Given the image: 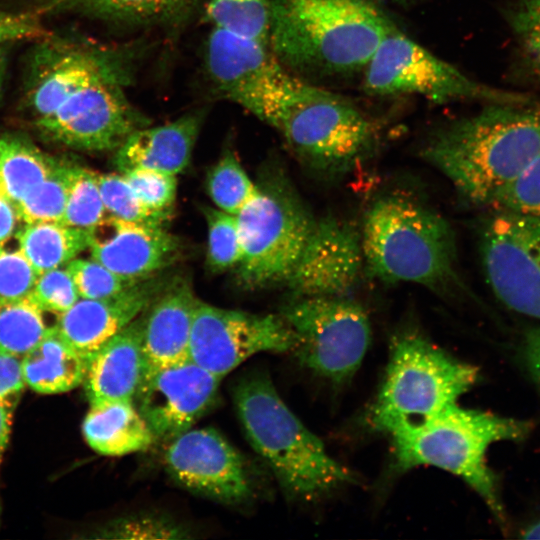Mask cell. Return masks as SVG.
I'll return each mask as SVG.
<instances>
[{
  "mask_svg": "<svg viewBox=\"0 0 540 540\" xmlns=\"http://www.w3.org/2000/svg\"><path fill=\"white\" fill-rule=\"evenodd\" d=\"M180 248L179 238L163 226L135 223L109 214L88 230L91 257L121 278L136 282L171 265Z\"/></svg>",
  "mask_w": 540,
  "mask_h": 540,
  "instance_id": "cell-17",
  "label": "cell"
},
{
  "mask_svg": "<svg viewBox=\"0 0 540 540\" xmlns=\"http://www.w3.org/2000/svg\"><path fill=\"white\" fill-rule=\"evenodd\" d=\"M478 369L417 332L397 335L370 422L388 434L416 425L456 404L477 381Z\"/></svg>",
  "mask_w": 540,
  "mask_h": 540,
  "instance_id": "cell-8",
  "label": "cell"
},
{
  "mask_svg": "<svg viewBox=\"0 0 540 540\" xmlns=\"http://www.w3.org/2000/svg\"><path fill=\"white\" fill-rule=\"evenodd\" d=\"M422 156L466 200L490 207L540 158V103H488L433 134Z\"/></svg>",
  "mask_w": 540,
  "mask_h": 540,
  "instance_id": "cell-2",
  "label": "cell"
},
{
  "mask_svg": "<svg viewBox=\"0 0 540 540\" xmlns=\"http://www.w3.org/2000/svg\"><path fill=\"white\" fill-rule=\"evenodd\" d=\"M522 355L528 374L540 391V327L526 333Z\"/></svg>",
  "mask_w": 540,
  "mask_h": 540,
  "instance_id": "cell-43",
  "label": "cell"
},
{
  "mask_svg": "<svg viewBox=\"0 0 540 540\" xmlns=\"http://www.w3.org/2000/svg\"><path fill=\"white\" fill-rule=\"evenodd\" d=\"M0 245V302L19 300L31 295L39 276L22 251L17 237Z\"/></svg>",
  "mask_w": 540,
  "mask_h": 540,
  "instance_id": "cell-36",
  "label": "cell"
},
{
  "mask_svg": "<svg viewBox=\"0 0 540 540\" xmlns=\"http://www.w3.org/2000/svg\"><path fill=\"white\" fill-rule=\"evenodd\" d=\"M201 124L202 115L191 112L162 125L143 126L115 150L114 165L120 173L149 168L177 175L190 163Z\"/></svg>",
  "mask_w": 540,
  "mask_h": 540,
  "instance_id": "cell-21",
  "label": "cell"
},
{
  "mask_svg": "<svg viewBox=\"0 0 540 540\" xmlns=\"http://www.w3.org/2000/svg\"><path fill=\"white\" fill-rule=\"evenodd\" d=\"M100 538L112 539H183L188 531L168 518L153 515H131L105 525Z\"/></svg>",
  "mask_w": 540,
  "mask_h": 540,
  "instance_id": "cell-38",
  "label": "cell"
},
{
  "mask_svg": "<svg viewBox=\"0 0 540 540\" xmlns=\"http://www.w3.org/2000/svg\"><path fill=\"white\" fill-rule=\"evenodd\" d=\"M236 216L243 248L240 283L254 289L286 283L312 230L310 213L288 188L272 184L259 186Z\"/></svg>",
  "mask_w": 540,
  "mask_h": 540,
  "instance_id": "cell-10",
  "label": "cell"
},
{
  "mask_svg": "<svg viewBox=\"0 0 540 540\" xmlns=\"http://www.w3.org/2000/svg\"><path fill=\"white\" fill-rule=\"evenodd\" d=\"M97 182L107 214L140 224L163 226L168 215L150 210L122 173L98 174Z\"/></svg>",
  "mask_w": 540,
  "mask_h": 540,
  "instance_id": "cell-34",
  "label": "cell"
},
{
  "mask_svg": "<svg viewBox=\"0 0 540 540\" xmlns=\"http://www.w3.org/2000/svg\"><path fill=\"white\" fill-rule=\"evenodd\" d=\"M5 65H6L5 51H4L3 46H0V93H1V88L3 84L4 73H5Z\"/></svg>",
  "mask_w": 540,
  "mask_h": 540,
  "instance_id": "cell-47",
  "label": "cell"
},
{
  "mask_svg": "<svg viewBox=\"0 0 540 540\" xmlns=\"http://www.w3.org/2000/svg\"><path fill=\"white\" fill-rule=\"evenodd\" d=\"M486 281L510 310L540 320V216L495 210L481 230Z\"/></svg>",
  "mask_w": 540,
  "mask_h": 540,
  "instance_id": "cell-12",
  "label": "cell"
},
{
  "mask_svg": "<svg viewBox=\"0 0 540 540\" xmlns=\"http://www.w3.org/2000/svg\"><path fill=\"white\" fill-rule=\"evenodd\" d=\"M166 284L153 276L110 298H79L58 315L55 327L88 362L108 340L141 315Z\"/></svg>",
  "mask_w": 540,
  "mask_h": 540,
  "instance_id": "cell-18",
  "label": "cell"
},
{
  "mask_svg": "<svg viewBox=\"0 0 540 540\" xmlns=\"http://www.w3.org/2000/svg\"><path fill=\"white\" fill-rule=\"evenodd\" d=\"M144 312L108 340L88 361L83 383L90 403L133 401L145 371L142 349Z\"/></svg>",
  "mask_w": 540,
  "mask_h": 540,
  "instance_id": "cell-20",
  "label": "cell"
},
{
  "mask_svg": "<svg viewBox=\"0 0 540 540\" xmlns=\"http://www.w3.org/2000/svg\"><path fill=\"white\" fill-rule=\"evenodd\" d=\"M269 20L279 60L324 74L365 68L393 27L367 0H271Z\"/></svg>",
  "mask_w": 540,
  "mask_h": 540,
  "instance_id": "cell-4",
  "label": "cell"
},
{
  "mask_svg": "<svg viewBox=\"0 0 540 540\" xmlns=\"http://www.w3.org/2000/svg\"><path fill=\"white\" fill-rule=\"evenodd\" d=\"M220 381L188 359L145 371L133 402L155 441H171L208 410Z\"/></svg>",
  "mask_w": 540,
  "mask_h": 540,
  "instance_id": "cell-15",
  "label": "cell"
},
{
  "mask_svg": "<svg viewBox=\"0 0 540 540\" xmlns=\"http://www.w3.org/2000/svg\"><path fill=\"white\" fill-rule=\"evenodd\" d=\"M370 273L387 283L440 288L455 278L456 241L445 218L403 194H388L369 207L361 233Z\"/></svg>",
  "mask_w": 540,
  "mask_h": 540,
  "instance_id": "cell-7",
  "label": "cell"
},
{
  "mask_svg": "<svg viewBox=\"0 0 540 540\" xmlns=\"http://www.w3.org/2000/svg\"><path fill=\"white\" fill-rule=\"evenodd\" d=\"M172 480L198 495L228 504L247 500L252 487L239 452L215 429H188L164 455Z\"/></svg>",
  "mask_w": 540,
  "mask_h": 540,
  "instance_id": "cell-14",
  "label": "cell"
},
{
  "mask_svg": "<svg viewBox=\"0 0 540 540\" xmlns=\"http://www.w3.org/2000/svg\"><path fill=\"white\" fill-rule=\"evenodd\" d=\"M296 336L301 363L322 378L343 383L357 371L371 341L365 310L346 296L294 298L282 310Z\"/></svg>",
  "mask_w": 540,
  "mask_h": 540,
  "instance_id": "cell-11",
  "label": "cell"
},
{
  "mask_svg": "<svg viewBox=\"0 0 540 540\" xmlns=\"http://www.w3.org/2000/svg\"><path fill=\"white\" fill-rule=\"evenodd\" d=\"M112 60L96 48L61 39L32 51L25 103L43 136L71 149L107 152L148 125Z\"/></svg>",
  "mask_w": 540,
  "mask_h": 540,
  "instance_id": "cell-1",
  "label": "cell"
},
{
  "mask_svg": "<svg viewBox=\"0 0 540 540\" xmlns=\"http://www.w3.org/2000/svg\"><path fill=\"white\" fill-rule=\"evenodd\" d=\"M490 208L540 216V158L501 192Z\"/></svg>",
  "mask_w": 540,
  "mask_h": 540,
  "instance_id": "cell-40",
  "label": "cell"
},
{
  "mask_svg": "<svg viewBox=\"0 0 540 540\" xmlns=\"http://www.w3.org/2000/svg\"><path fill=\"white\" fill-rule=\"evenodd\" d=\"M107 215L97 182V173L71 164L63 224L89 230Z\"/></svg>",
  "mask_w": 540,
  "mask_h": 540,
  "instance_id": "cell-32",
  "label": "cell"
},
{
  "mask_svg": "<svg viewBox=\"0 0 540 540\" xmlns=\"http://www.w3.org/2000/svg\"><path fill=\"white\" fill-rule=\"evenodd\" d=\"M31 296L45 311L57 315L67 311L79 299L74 281L63 267L39 274Z\"/></svg>",
  "mask_w": 540,
  "mask_h": 540,
  "instance_id": "cell-39",
  "label": "cell"
},
{
  "mask_svg": "<svg viewBox=\"0 0 540 540\" xmlns=\"http://www.w3.org/2000/svg\"><path fill=\"white\" fill-rule=\"evenodd\" d=\"M19 220L16 206L0 195V245L16 234Z\"/></svg>",
  "mask_w": 540,
  "mask_h": 540,
  "instance_id": "cell-44",
  "label": "cell"
},
{
  "mask_svg": "<svg viewBox=\"0 0 540 540\" xmlns=\"http://www.w3.org/2000/svg\"><path fill=\"white\" fill-rule=\"evenodd\" d=\"M57 161L24 137L0 138V195L16 206L51 173Z\"/></svg>",
  "mask_w": 540,
  "mask_h": 540,
  "instance_id": "cell-26",
  "label": "cell"
},
{
  "mask_svg": "<svg viewBox=\"0 0 540 540\" xmlns=\"http://www.w3.org/2000/svg\"><path fill=\"white\" fill-rule=\"evenodd\" d=\"M88 362L56 329L22 357L26 385L40 394H59L83 383Z\"/></svg>",
  "mask_w": 540,
  "mask_h": 540,
  "instance_id": "cell-23",
  "label": "cell"
},
{
  "mask_svg": "<svg viewBox=\"0 0 540 540\" xmlns=\"http://www.w3.org/2000/svg\"><path fill=\"white\" fill-rule=\"evenodd\" d=\"M246 110L270 124L305 163L323 173L342 172L376 142V127L344 97L309 84L279 64Z\"/></svg>",
  "mask_w": 540,
  "mask_h": 540,
  "instance_id": "cell-3",
  "label": "cell"
},
{
  "mask_svg": "<svg viewBox=\"0 0 540 540\" xmlns=\"http://www.w3.org/2000/svg\"><path fill=\"white\" fill-rule=\"evenodd\" d=\"M234 403L245 434L288 496L313 501L354 483L263 374L241 379Z\"/></svg>",
  "mask_w": 540,
  "mask_h": 540,
  "instance_id": "cell-5",
  "label": "cell"
},
{
  "mask_svg": "<svg viewBox=\"0 0 540 540\" xmlns=\"http://www.w3.org/2000/svg\"><path fill=\"white\" fill-rule=\"evenodd\" d=\"M15 235L38 274L66 266L88 249V230L61 222L28 223Z\"/></svg>",
  "mask_w": 540,
  "mask_h": 540,
  "instance_id": "cell-25",
  "label": "cell"
},
{
  "mask_svg": "<svg viewBox=\"0 0 540 540\" xmlns=\"http://www.w3.org/2000/svg\"><path fill=\"white\" fill-rule=\"evenodd\" d=\"M271 0H209L206 18L212 27L269 42Z\"/></svg>",
  "mask_w": 540,
  "mask_h": 540,
  "instance_id": "cell-28",
  "label": "cell"
},
{
  "mask_svg": "<svg viewBox=\"0 0 540 540\" xmlns=\"http://www.w3.org/2000/svg\"><path fill=\"white\" fill-rule=\"evenodd\" d=\"M532 428L530 421L467 409L456 403L422 423L389 435L397 468L433 466L461 478L504 525V508L486 453L495 442L523 440Z\"/></svg>",
  "mask_w": 540,
  "mask_h": 540,
  "instance_id": "cell-6",
  "label": "cell"
},
{
  "mask_svg": "<svg viewBox=\"0 0 540 540\" xmlns=\"http://www.w3.org/2000/svg\"><path fill=\"white\" fill-rule=\"evenodd\" d=\"M45 311L30 295L0 302V350L23 357L50 329Z\"/></svg>",
  "mask_w": 540,
  "mask_h": 540,
  "instance_id": "cell-27",
  "label": "cell"
},
{
  "mask_svg": "<svg viewBox=\"0 0 540 540\" xmlns=\"http://www.w3.org/2000/svg\"><path fill=\"white\" fill-rule=\"evenodd\" d=\"M43 33L36 13H0V46L15 40L40 37Z\"/></svg>",
  "mask_w": 540,
  "mask_h": 540,
  "instance_id": "cell-42",
  "label": "cell"
},
{
  "mask_svg": "<svg viewBox=\"0 0 540 540\" xmlns=\"http://www.w3.org/2000/svg\"><path fill=\"white\" fill-rule=\"evenodd\" d=\"M363 84L369 94H417L438 103L454 100L514 105L540 103L525 93L506 91L473 80L395 27L387 33L366 65Z\"/></svg>",
  "mask_w": 540,
  "mask_h": 540,
  "instance_id": "cell-9",
  "label": "cell"
},
{
  "mask_svg": "<svg viewBox=\"0 0 540 540\" xmlns=\"http://www.w3.org/2000/svg\"><path fill=\"white\" fill-rule=\"evenodd\" d=\"M364 258L361 234L333 216L315 220L301 256L285 284L294 298L346 296Z\"/></svg>",
  "mask_w": 540,
  "mask_h": 540,
  "instance_id": "cell-16",
  "label": "cell"
},
{
  "mask_svg": "<svg viewBox=\"0 0 540 540\" xmlns=\"http://www.w3.org/2000/svg\"><path fill=\"white\" fill-rule=\"evenodd\" d=\"M82 433L88 445L105 456L145 451L155 442L132 400L90 403Z\"/></svg>",
  "mask_w": 540,
  "mask_h": 540,
  "instance_id": "cell-22",
  "label": "cell"
},
{
  "mask_svg": "<svg viewBox=\"0 0 540 540\" xmlns=\"http://www.w3.org/2000/svg\"><path fill=\"white\" fill-rule=\"evenodd\" d=\"M122 174L145 206L170 216L177 194V175L149 168H134Z\"/></svg>",
  "mask_w": 540,
  "mask_h": 540,
  "instance_id": "cell-37",
  "label": "cell"
},
{
  "mask_svg": "<svg viewBox=\"0 0 540 540\" xmlns=\"http://www.w3.org/2000/svg\"><path fill=\"white\" fill-rule=\"evenodd\" d=\"M509 24L520 71L540 88V0H517Z\"/></svg>",
  "mask_w": 540,
  "mask_h": 540,
  "instance_id": "cell-31",
  "label": "cell"
},
{
  "mask_svg": "<svg viewBox=\"0 0 540 540\" xmlns=\"http://www.w3.org/2000/svg\"><path fill=\"white\" fill-rule=\"evenodd\" d=\"M25 385L22 358L0 350V404L14 411Z\"/></svg>",
  "mask_w": 540,
  "mask_h": 540,
  "instance_id": "cell-41",
  "label": "cell"
},
{
  "mask_svg": "<svg viewBox=\"0 0 540 540\" xmlns=\"http://www.w3.org/2000/svg\"><path fill=\"white\" fill-rule=\"evenodd\" d=\"M71 164L57 161L51 173L16 204L20 221L25 224L62 222Z\"/></svg>",
  "mask_w": 540,
  "mask_h": 540,
  "instance_id": "cell-29",
  "label": "cell"
},
{
  "mask_svg": "<svg viewBox=\"0 0 540 540\" xmlns=\"http://www.w3.org/2000/svg\"><path fill=\"white\" fill-rule=\"evenodd\" d=\"M295 345V333L282 315L196 304L189 360L221 379L257 353L286 352Z\"/></svg>",
  "mask_w": 540,
  "mask_h": 540,
  "instance_id": "cell-13",
  "label": "cell"
},
{
  "mask_svg": "<svg viewBox=\"0 0 540 540\" xmlns=\"http://www.w3.org/2000/svg\"><path fill=\"white\" fill-rule=\"evenodd\" d=\"M236 155L227 151L211 168L207 190L216 208L237 215L258 192Z\"/></svg>",
  "mask_w": 540,
  "mask_h": 540,
  "instance_id": "cell-30",
  "label": "cell"
},
{
  "mask_svg": "<svg viewBox=\"0 0 540 540\" xmlns=\"http://www.w3.org/2000/svg\"><path fill=\"white\" fill-rule=\"evenodd\" d=\"M521 538L524 539H540V520L527 526L523 531Z\"/></svg>",
  "mask_w": 540,
  "mask_h": 540,
  "instance_id": "cell-46",
  "label": "cell"
},
{
  "mask_svg": "<svg viewBox=\"0 0 540 540\" xmlns=\"http://www.w3.org/2000/svg\"><path fill=\"white\" fill-rule=\"evenodd\" d=\"M198 300L190 284L174 281L167 283L145 310L142 334L145 371L189 359Z\"/></svg>",
  "mask_w": 540,
  "mask_h": 540,
  "instance_id": "cell-19",
  "label": "cell"
},
{
  "mask_svg": "<svg viewBox=\"0 0 540 540\" xmlns=\"http://www.w3.org/2000/svg\"><path fill=\"white\" fill-rule=\"evenodd\" d=\"M208 228L207 263L214 272L237 268L243 257L237 216L218 208H203Z\"/></svg>",
  "mask_w": 540,
  "mask_h": 540,
  "instance_id": "cell-33",
  "label": "cell"
},
{
  "mask_svg": "<svg viewBox=\"0 0 540 540\" xmlns=\"http://www.w3.org/2000/svg\"><path fill=\"white\" fill-rule=\"evenodd\" d=\"M196 0H37L41 12H71L132 25L176 20Z\"/></svg>",
  "mask_w": 540,
  "mask_h": 540,
  "instance_id": "cell-24",
  "label": "cell"
},
{
  "mask_svg": "<svg viewBox=\"0 0 540 540\" xmlns=\"http://www.w3.org/2000/svg\"><path fill=\"white\" fill-rule=\"evenodd\" d=\"M13 411L0 404V463L9 442Z\"/></svg>",
  "mask_w": 540,
  "mask_h": 540,
  "instance_id": "cell-45",
  "label": "cell"
},
{
  "mask_svg": "<svg viewBox=\"0 0 540 540\" xmlns=\"http://www.w3.org/2000/svg\"><path fill=\"white\" fill-rule=\"evenodd\" d=\"M65 268L74 281L79 298H110L137 283L121 278L92 257H76Z\"/></svg>",
  "mask_w": 540,
  "mask_h": 540,
  "instance_id": "cell-35",
  "label": "cell"
}]
</instances>
